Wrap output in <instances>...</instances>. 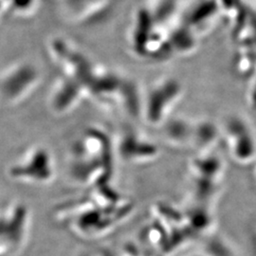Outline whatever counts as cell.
<instances>
[{"label": "cell", "mask_w": 256, "mask_h": 256, "mask_svg": "<svg viewBox=\"0 0 256 256\" xmlns=\"http://www.w3.org/2000/svg\"><path fill=\"white\" fill-rule=\"evenodd\" d=\"M117 149L124 160L134 164L152 160L158 154L156 144L134 130H124L120 133Z\"/></svg>", "instance_id": "cell-4"}, {"label": "cell", "mask_w": 256, "mask_h": 256, "mask_svg": "<svg viewBox=\"0 0 256 256\" xmlns=\"http://www.w3.org/2000/svg\"><path fill=\"white\" fill-rule=\"evenodd\" d=\"M74 162L75 180L82 185L106 184L112 174V144L102 132H86L77 146Z\"/></svg>", "instance_id": "cell-1"}, {"label": "cell", "mask_w": 256, "mask_h": 256, "mask_svg": "<svg viewBox=\"0 0 256 256\" xmlns=\"http://www.w3.org/2000/svg\"><path fill=\"white\" fill-rule=\"evenodd\" d=\"M190 172L192 192L196 194V202L205 203L218 187L222 173L223 164L218 156L210 150L200 152L190 162Z\"/></svg>", "instance_id": "cell-3"}, {"label": "cell", "mask_w": 256, "mask_h": 256, "mask_svg": "<svg viewBox=\"0 0 256 256\" xmlns=\"http://www.w3.org/2000/svg\"><path fill=\"white\" fill-rule=\"evenodd\" d=\"M180 82L167 79L153 84L142 101L140 113L151 126H162L182 97Z\"/></svg>", "instance_id": "cell-2"}]
</instances>
